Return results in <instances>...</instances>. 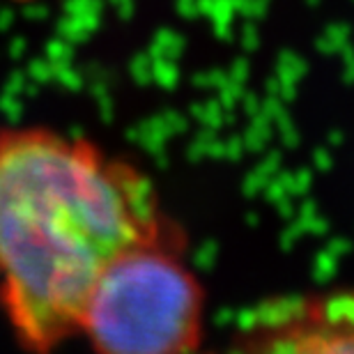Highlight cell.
I'll use <instances>...</instances> for the list:
<instances>
[{"instance_id":"6da1fadb","label":"cell","mask_w":354,"mask_h":354,"mask_svg":"<svg viewBox=\"0 0 354 354\" xmlns=\"http://www.w3.org/2000/svg\"><path fill=\"white\" fill-rule=\"evenodd\" d=\"M171 225L127 159L51 127L0 129V301L28 352L74 336L111 260Z\"/></svg>"},{"instance_id":"7a4b0ae2","label":"cell","mask_w":354,"mask_h":354,"mask_svg":"<svg viewBox=\"0 0 354 354\" xmlns=\"http://www.w3.org/2000/svg\"><path fill=\"white\" fill-rule=\"evenodd\" d=\"M184 235L173 223L111 260L81 317L97 354H196L205 292L184 260Z\"/></svg>"},{"instance_id":"3957f363","label":"cell","mask_w":354,"mask_h":354,"mask_svg":"<svg viewBox=\"0 0 354 354\" xmlns=\"http://www.w3.org/2000/svg\"><path fill=\"white\" fill-rule=\"evenodd\" d=\"M228 354H354V288L265 301Z\"/></svg>"},{"instance_id":"277c9868","label":"cell","mask_w":354,"mask_h":354,"mask_svg":"<svg viewBox=\"0 0 354 354\" xmlns=\"http://www.w3.org/2000/svg\"><path fill=\"white\" fill-rule=\"evenodd\" d=\"M196 354H198V352H196Z\"/></svg>"}]
</instances>
